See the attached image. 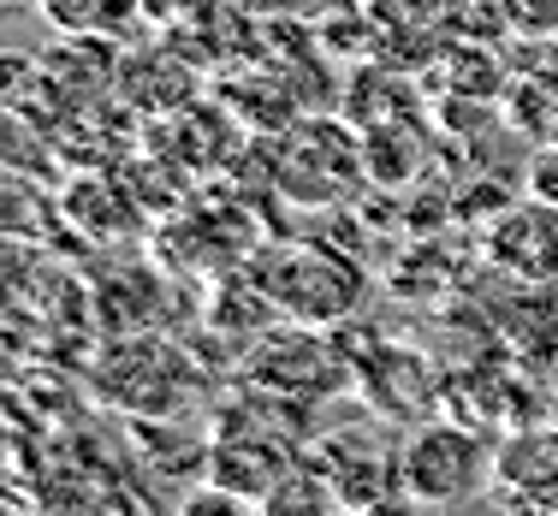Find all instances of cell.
<instances>
[{
    "label": "cell",
    "mask_w": 558,
    "mask_h": 516,
    "mask_svg": "<svg viewBox=\"0 0 558 516\" xmlns=\"http://www.w3.org/2000/svg\"><path fill=\"white\" fill-rule=\"evenodd\" d=\"M250 280L268 297V309H279L286 321H303V327H339L368 297L363 268L351 256H333V249H315V244L262 249L250 261Z\"/></svg>",
    "instance_id": "obj_1"
},
{
    "label": "cell",
    "mask_w": 558,
    "mask_h": 516,
    "mask_svg": "<svg viewBox=\"0 0 558 516\" xmlns=\"http://www.w3.org/2000/svg\"><path fill=\"white\" fill-rule=\"evenodd\" d=\"M398 481L416 505H470L494 487V440L463 421H422L398 452Z\"/></svg>",
    "instance_id": "obj_2"
},
{
    "label": "cell",
    "mask_w": 558,
    "mask_h": 516,
    "mask_svg": "<svg viewBox=\"0 0 558 516\" xmlns=\"http://www.w3.org/2000/svg\"><path fill=\"white\" fill-rule=\"evenodd\" d=\"M487 268L505 273L511 285H547L558 280V202L547 196H517L505 202L482 232Z\"/></svg>",
    "instance_id": "obj_3"
},
{
    "label": "cell",
    "mask_w": 558,
    "mask_h": 516,
    "mask_svg": "<svg viewBox=\"0 0 558 516\" xmlns=\"http://www.w3.org/2000/svg\"><path fill=\"white\" fill-rule=\"evenodd\" d=\"M286 143L310 155V167L279 161V191L298 196V202H339V196H351V184L368 167V149L333 119H303V125H291Z\"/></svg>",
    "instance_id": "obj_4"
},
{
    "label": "cell",
    "mask_w": 558,
    "mask_h": 516,
    "mask_svg": "<svg viewBox=\"0 0 558 516\" xmlns=\"http://www.w3.org/2000/svg\"><path fill=\"white\" fill-rule=\"evenodd\" d=\"M487 499L499 505H529V511H558V421L511 428L494 445V487Z\"/></svg>",
    "instance_id": "obj_5"
},
{
    "label": "cell",
    "mask_w": 558,
    "mask_h": 516,
    "mask_svg": "<svg viewBox=\"0 0 558 516\" xmlns=\"http://www.w3.org/2000/svg\"><path fill=\"white\" fill-rule=\"evenodd\" d=\"M499 321L529 368H558V280L517 285L511 309H499Z\"/></svg>",
    "instance_id": "obj_6"
},
{
    "label": "cell",
    "mask_w": 558,
    "mask_h": 516,
    "mask_svg": "<svg viewBox=\"0 0 558 516\" xmlns=\"http://www.w3.org/2000/svg\"><path fill=\"white\" fill-rule=\"evenodd\" d=\"M48 19L72 36H96V30H119L131 19V0H43Z\"/></svg>",
    "instance_id": "obj_7"
},
{
    "label": "cell",
    "mask_w": 558,
    "mask_h": 516,
    "mask_svg": "<svg viewBox=\"0 0 558 516\" xmlns=\"http://www.w3.org/2000/svg\"><path fill=\"white\" fill-rule=\"evenodd\" d=\"M523 191H529V196H547V202H558V143H553V149H535V155H529Z\"/></svg>",
    "instance_id": "obj_8"
},
{
    "label": "cell",
    "mask_w": 558,
    "mask_h": 516,
    "mask_svg": "<svg viewBox=\"0 0 558 516\" xmlns=\"http://www.w3.org/2000/svg\"><path fill=\"white\" fill-rule=\"evenodd\" d=\"M547 409H553V421H558V374H553V392H547Z\"/></svg>",
    "instance_id": "obj_9"
}]
</instances>
